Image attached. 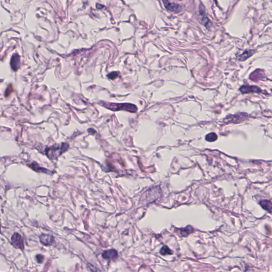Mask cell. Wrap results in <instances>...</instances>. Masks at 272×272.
<instances>
[{"label":"cell","mask_w":272,"mask_h":272,"mask_svg":"<svg viewBox=\"0 0 272 272\" xmlns=\"http://www.w3.org/2000/svg\"><path fill=\"white\" fill-rule=\"evenodd\" d=\"M194 231V229L191 226H187L185 228L180 229V235L182 237H186Z\"/></svg>","instance_id":"13"},{"label":"cell","mask_w":272,"mask_h":272,"mask_svg":"<svg viewBox=\"0 0 272 272\" xmlns=\"http://www.w3.org/2000/svg\"><path fill=\"white\" fill-rule=\"evenodd\" d=\"M11 243L16 248L24 249V243L23 237L18 233H14L11 238Z\"/></svg>","instance_id":"3"},{"label":"cell","mask_w":272,"mask_h":272,"mask_svg":"<svg viewBox=\"0 0 272 272\" xmlns=\"http://www.w3.org/2000/svg\"><path fill=\"white\" fill-rule=\"evenodd\" d=\"M261 206L267 211L272 213V203L269 201L263 200L259 202Z\"/></svg>","instance_id":"12"},{"label":"cell","mask_w":272,"mask_h":272,"mask_svg":"<svg viewBox=\"0 0 272 272\" xmlns=\"http://www.w3.org/2000/svg\"><path fill=\"white\" fill-rule=\"evenodd\" d=\"M40 240L41 244L45 246H50L54 244V238L51 235L42 234L40 235Z\"/></svg>","instance_id":"5"},{"label":"cell","mask_w":272,"mask_h":272,"mask_svg":"<svg viewBox=\"0 0 272 272\" xmlns=\"http://www.w3.org/2000/svg\"><path fill=\"white\" fill-rule=\"evenodd\" d=\"M68 143H62L55 144L50 147H47L45 149L46 155L50 160L57 159L60 155L66 152L69 148Z\"/></svg>","instance_id":"1"},{"label":"cell","mask_w":272,"mask_h":272,"mask_svg":"<svg viewBox=\"0 0 272 272\" xmlns=\"http://www.w3.org/2000/svg\"><path fill=\"white\" fill-rule=\"evenodd\" d=\"M119 73L118 72H112L107 75V77L110 79L114 80L119 77Z\"/></svg>","instance_id":"16"},{"label":"cell","mask_w":272,"mask_h":272,"mask_svg":"<svg viewBox=\"0 0 272 272\" xmlns=\"http://www.w3.org/2000/svg\"><path fill=\"white\" fill-rule=\"evenodd\" d=\"M240 91L242 94H248L250 93H259L261 92V89L258 87L257 86H242L240 88Z\"/></svg>","instance_id":"7"},{"label":"cell","mask_w":272,"mask_h":272,"mask_svg":"<svg viewBox=\"0 0 272 272\" xmlns=\"http://www.w3.org/2000/svg\"><path fill=\"white\" fill-rule=\"evenodd\" d=\"M118 256L117 251L115 249H110L105 250L102 254V257L105 259H113L117 258Z\"/></svg>","instance_id":"9"},{"label":"cell","mask_w":272,"mask_h":272,"mask_svg":"<svg viewBox=\"0 0 272 272\" xmlns=\"http://www.w3.org/2000/svg\"><path fill=\"white\" fill-rule=\"evenodd\" d=\"M29 167H30L34 171L37 172H42V173H47V174H51V171H49L47 169H45L44 167H40L38 165V164L37 163L35 162H33L29 165Z\"/></svg>","instance_id":"10"},{"label":"cell","mask_w":272,"mask_h":272,"mask_svg":"<svg viewBox=\"0 0 272 272\" xmlns=\"http://www.w3.org/2000/svg\"><path fill=\"white\" fill-rule=\"evenodd\" d=\"M96 6H97V8H98V9H101L103 7V6H102V5H100V4H98V5H97Z\"/></svg>","instance_id":"19"},{"label":"cell","mask_w":272,"mask_h":272,"mask_svg":"<svg viewBox=\"0 0 272 272\" xmlns=\"http://www.w3.org/2000/svg\"><path fill=\"white\" fill-rule=\"evenodd\" d=\"M164 5L169 11L177 13L181 10V6L179 4L167 1H163Z\"/></svg>","instance_id":"6"},{"label":"cell","mask_w":272,"mask_h":272,"mask_svg":"<svg viewBox=\"0 0 272 272\" xmlns=\"http://www.w3.org/2000/svg\"><path fill=\"white\" fill-rule=\"evenodd\" d=\"M10 65H11L12 69L14 71H17L19 68H20V57L19 55L17 53L14 54L12 57L11 62H10Z\"/></svg>","instance_id":"8"},{"label":"cell","mask_w":272,"mask_h":272,"mask_svg":"<svg viewBox=\"0 0 272 272\" xmlns=\"http://www.w3.org/2000/svg\"><path fill=\"white\" fill-rule=\"evenodd\" d=\"M255 50H246L242 54L237 57V59L239 61H244L255 53Z\"/></svg>","instance_id":"11"},{"label":"cell","mask_w":272,"mask_h":272,"mask_svg":"<svg viewBox=\"0 0 272 272\" xmlns=\"http://www.w3.org/2000/svg\"><path fill=\"white\" fill-rule=\"evenodd\" d=\"M100 105L106 107L107 109L111 110L113 111H117L119 110H124L130 112H136L137 111V107L135 105L131 104H117L107 103V102H101Z\"/></svg>","instance_id":"2"},{"label":"cell","mask_w":272,"mask_h":272,"mask_svg":"<svg viewBox=\"0 0 272 272\" xmlns=\"http://www.w3.org/2000/svg\"><path fill=\"white\" fill-rule=\"evenodd\" d=\"M248 117V114L244 113H241L233 115H229L225 119L224 122L227 123H239L246 120Z\"/></svg>","instance_id":"4"},{"label":"cell","mask_w":272,"mask_h":272,"mask_svg":"<svg viewBox=\"0 0 272 272\" xmlns=\"http://www.w3.org/2000/svg\"><path fill=\"white\" fill-rule=\"evenodd\" d=\"M160 254L163 256L167 255H171L173 254V252H172V250L170 249L169 247L167 246L166 245H164L160 249Z\"/></svg>","instance_id":"14"},{"label":"cell","mask_w":272,"mask_h":272,"mask_svg":"<svg viewBox=\"0 0 272 272\" xmlns=\"http://www.w3.org/2000/svg\"><path fill=\"white\" fill-rule=\"evenodd\" d=\"M36 259H37V261L38 263H42L43 262V261H44V256L42 255H37L36 256Z\"/></svg>","instance_id":"18"},{"label":"cell","mask_w":272,"mask_h":272,"mask_svg":"<svg viewBox=\"0 0 272 272\" xmlns=\"http://www.w3.org/2000/svg\"><path fill=\"white\" fill-rule=\"evenodd\" d=\"M13 91V87H12V86L11 85H10L8 88L6 89V92H5V96L6 97H8L11 94L12 92Z\"/></svg>","instance_id":"17"},{"label":"cell","mask_w":272,"mask_h":272,"mask_svg":"<svg viewBox=\"0 0 272 272\" xmlns=\"http://www.w3.org/2000/svg\"><path fill=\"white\" fill-rule=\"evenodd\" d=\"M217 139H218V136L215 133H211L206 136V141L209 142H213L214 141H216Z\"/></svg>","instance_id":"15"}]
</instances>
